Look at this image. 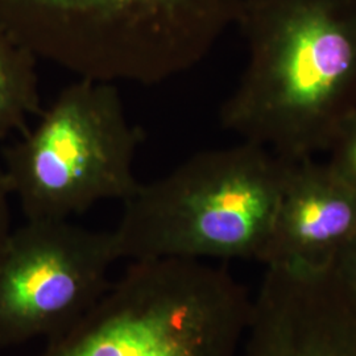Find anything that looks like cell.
Listing matches in <instances>:
<instances>
[{
    "instance_id": "cell-1",
    "label": "cell",
    "mask_w": 356,
    "mask_h": 356,
    "mask_svg": "<svg viewBox=\"0 0 356 356\" xmlns=\"http://www.w3.org/2000/svg\"><path fill=\"white\" fill-rule=\"evenodd\" d=\"M248 60L219 120L289 161L329 149L356 113V0H242Z\"/></svg>"
},
{
    "instance_id": "cell-2",
    "label": "cell",
    "mask_w": 356,
    "mask_h": 356,
    "mask_svg": "<svg viewBox=\"0 0 356 356\" xmlns=\"http://www.w3.org/2000/svg\"><path fill=\"white\" fill-rule=\"evenodd\" d=\"M294 163L243 140L140 182L113 229L119 259L261 261Z\"/></svg>"
},
{
    "instance_id": "cell-3",
    "label": "cell",
    "mask_w": 356,
    "mask_h": 356,
    "mask_svg": "<svg viewBox=\"0 0 356 356\" xmlns=\"http://www.w3.org/2000/svg\"><path fill=\"white\" fill-rule=\"evenodd\" d=\"M242 0H0V26L38 60L102 82L159 85L200 64Z\"/></svg>"
},
{
    "instance_id": "cell-4",
    "label": "cell",
    "mask_w": 356,
    "mask_h": 356,
    "mask_svg": "<svg viewBox=\"0 0 356 356\" xmlns=\"http://www.w3.org/2000/svg\"><path fill=\"white\" fill-rule=\"evenodd\" d=\"M251 302L229 272L202 260L131 261L36 356H239Z\"/></svg>"
},
{
    "instance_id": "cell-5",
    "label": "cell",
    "mask_w": 356,
    "mask_h": 356,
    "mask_svg": "<svg viewBox=\"0 0 356 356\" xmlns=\"http://www.w3.org/2000/svg\"><path fill=\"white\" fill-rule=\"evenodd\" d=\"M38 116L1 156L26 220H70L99 202L123 204L139 188L143 132L116 83L79 78Z\"/></svg>"
},
{
    "instance_id": "cell-6",
    "label": "cell",
    "mask_w": 356,
    "mask_h": 356,
    "mask_svg": "<svg viewBox=\"0 0 356 356\" xmlns=\"http://www.w3.org/2000/svg\"><path fill=\"white\" fill-rule=\"evenodd\" d=\"M120 260L113 231L26 220L0 264V350L72 329L102 298Z\"/></svg>"
},
{
    "instance_id": "cell-7",
    "label": "cell",
    "mask_w": 356,
    "mask_h": 356,
    "mask_svg": "<svg viewBox=\"0 0 356 356\" xmlns=\"http://www.w3.org/2000/svg\"><path fill=\"white\" fill-rule=\"evenodd\" d=\"M239 356H356V293L331 266L269 264Z\"/></svg>"
},
{
    "instance_id": "cell-8",
    "label": "cell",
    "mask_w": 356,
    "mask_h": 356,
    "mask_svg": "<svg viewBox=\"0 0 356 356\" xmlns=\"http://www.w3.org/2000/svg\"><path fill=\"white\" fill-rule=\"evenodd\" d=\"M356 235V189L329 164L296 161L261 263L322 268Z\"/></svg>"
},
{
    "instance_id": "cell-9",
    "label": "cell",
    "mask_w": 356,
    "mask_h": 356,
    "mask_svg": "<svg viewBox=\"0 0 356 356\" xmlns=\"http://www.w3.org/2000/svg\"><path fill=\"white\" fill-rule=\"evenodd\" d=\"M38 61L0 26V140L24 134L29 118L42 111Z\"/></svg>"
},
{
    "instance_id": "cell-10",
    "label": "cell",
    "mask_w": 356,
    "mask_h": 356,
    "mask_svg": "<svg viewBox=\"0 0 356 356\" xmlns=\"http://www.w3.org/2000/svg\"><path fill=\"white\" fill-rule=\"evenodd\" d=\"M329 151V166L356 189V113L339 128Z\"/></svg>"
},
{
    "instance_id": "cell-11",
    "label": "cell",
    "mask_w": 356,
    "mask_h": 356,
    "mask_svg": "<svg viewBox=\"0 0 356 356\" xmlns=\"http://www.w3.org/2000/svg\"><path fill=\"white\" fill-rule=\"evenodd\" d=\"M11 198L13 194L8 188V182L4 173V166L0 156V264L6 254L7 245L13 234V220H11Z\"/></svg>"
},
{
    "instance_id": "cell-12",
    "label": "cell",
    "mask_w": 356,
    "mask_h": 356,
    "mask_svg": "<svg viewBox=\"0 0 356 356\" xmlns=\"http://www.w3.org/2000/svg\"><path fill=\"white\" fill-rule=\"evenodd\" d=\"M330 266L344 284L356 293V235L339 248Z\"/></svg>"
}]
</instances>
